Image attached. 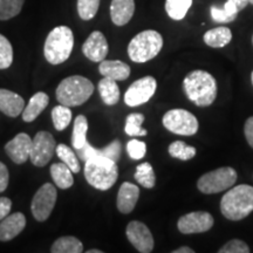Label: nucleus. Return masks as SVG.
Here are the masks:
<instances>
[{
	"label": "nucleus",
	"mask_w": 253,
	"mask_h": 253,
	"mask_svg": "<svg viewBox=\"0 0 253 253\" xmlns=\"http://www.w3.org/2000/svg\"><path fill=\"white\" fill-rule=\"evenodd\" d=\"M183 89L188 99L198 107H209L217 97V82L210 73L201 71L191 72L183 81Z\"/></svg>",
	"instance_id": "1"
},
{
	"label": "nucleus",
	"mask_w": 253,
	"mask_h": 253,
	"mask_svg": "<svg viewBox=\"0 0 253 253\" xmlns=\"http://www.w3.org/2000/svg\"><path fill=\"white\" fill-rule=\"evenodd\" d=\"M223 216L230 220H242L253 211V186L240 184L223 196L220 202Z\"/></svg>",
	"instance_id": "2"
},
{
	"label": "nucleus",
	"mask_w": 253,
	"mask_h": 253,
	"mask_svg": "<svg viewBox=\"0 0 253 253\" xmlns=\"http://www.w3.org/2000/svg\"><path fill=\"white\" fill-rule=\"evenodd\" d=\"M84 177L93 188L106 191L118 181V164L108 157H90L84 164Z\"/></svg>",
	"instance_id": "3"
},
{
	"label": "nucleus",
	"mask_w": 253,
	"mask_h": 253,
	"mask_svg": "<svg viewBox=\"0 0 253 253\" xmlns=\"http://www.w3.org/2000/svg\"><path fill=\"white\" fill-rule=\"evenodd\" d=\"M94 93V84L87 78L73 75L60 82L56 88V99L60 104L78 107L87 102Z\"/></svg>",
	"instance_id": "4"
},
{
	"label": "nucleus",
	"mask_w": 253,
	"mask_h": 253,
	"mask_svg": "<svg viewBox=\"0 0 253 253\" xmlns=\"http://www.w3.org/2000/svg\"><path fill=\"white\" fill-rule=\"evenodd\" d=\"M74 47V36L67 26H58L49 32L43 46V54L52 65H60L68 60Z\"/></svg>",
	"instance_id": "5"
},
{
	"label": "nucleus",
	"mask_w": 253,
	"mask_h": 253,
	"mask_svg": "<svg viewBox=\"0 0 253 253\" xmlns=\"http://www.w3.org/2000/svg\"><path fill=\"white\" fill-rule=\"evenodd\" d=\"M163 47V38L157 31L147 30L138 33L128 45V55L131 61L143 63L154 59Z\"/></svg>",
	"instance_id": "6"
},
{
	"label": "nucleus",
	"mask_w": 253,
	"mask_h": 253,
	"mask_svg": "<svg viewBox=\"0 0 253 253\" xmlns=\"http://www.w3.org/2000/svg\"><path fill=\"white\" fill-rule=\"evenodd\" d=\"M237 172L233 168L224 167L204 173L197 182V188L205 195L218 194L235 185Z\"/></svg>",
	"instance_id": "7"
},
{
	"label": "nucleus",
	"mask_w": 253,
	"mask_h": 253,
	"mask_svg": "<svg viewBox=\"0 0 253 253\" xmlns=\"http://www.w3.org/2000/svg\"><path fill=\"white\" fill-rule=\"evenodd\" d=\"M163 126L177 135L192 136L198 131V120L185 109H171L163 116Z\"/></svg>",
	"instance_id": "8"
},
{
	"label": "nucleus",
	"mask_w": 253,
	"mask_h": 253,
	"mask_svg": "<svg viewBox=\"0 0 253 253\" xmlns=\"http://www.w3.org/2000/svg\"><path fill=\"white\" fill-rule=\"evenodd\" d=\"M56 197H58V194H56L55 186L50 183H45L36 192L32 199L31 210L33 217L38 221H45L48 219L55 207Z\"/></svg>",
	"instance_id": "9"
},
{
	"label": "nucleus",
	"mask_w": 253,
	"mask_h": 253,
	"mask_svg": "<svg viewBox=\"0 0 253 253\" xmlns=\"http://www.w3.org/2000/svg\"><path fill=\"white\" fill-rule=\"evenodd\" d=\"M56 144L53 135L48 131H39L32 138L30 160L36 167H45L55 153Z\"/></svg>",
	"instance_id": "10"
},
{
	"label": "nucleus",
	"mask_w": 253,
	"mask_h": 253,
	"mask_svg": "<svg viewBox=\"0 0 253 253\" xmlns=\"http://www.w3.org/2000/svg\"><path fill=\"white\" fill-rule=\"evenodd\" d=\"M157 82L153 77H144L136 80L125 94V102L129 107H137L148 102L154 96Z\"/></svg>",
	"instance_id": "11"
},
{
	"label": "nucleus",
	"mask_w": 253,
	"mask_h": 253,
	"mask_svg": "<svg viewBox=\"0 0 253 253\" xmlns=\"http://www.w3.org/2000/svg\"><path fill=\"white\" fill-rule=\"evenodd\" d=\"M213 217L209 212L204 211H196V212L186 213L179 218L177 221V227L179 232L184 235L191 233L207 232L213 226Z\"/></svg>",
	"instance_id": "12"
},
{
	"label": "nucleus",
	"mask_w": 253,
	"mask_h": 253,
	"mask_svg": "<svg viewBox=\"0 0 253 253\" xmlns=\"http://www.w3.org/2000/svg\"><path fill=\"white\" fill-rule=\"evenodd\" d=\"M126 238L141 253H150L154 249V238L149 227L138 220H132L126 230Z\"/></svg>",
	"instance_id": "13"
},
{
	"label": "nucleus",
	"mask_w": 253,
	"mask_h": 253,
	"mask_svg": "<svg viewBox=\"0 0 253 253\" xmlns=\"http://www.w3.org/2000/svg\"><path fill=\"white\" fill-rule=\"evenodd\" d=\"M108 50L109 46L106 37L100 31L91 32L90 36L87 38L86 42L82 46V52L84 56L93 62H101L106 59Z\"/></svg>",
	"instance_id": "14"
},
{
	"label": "nucleus",
	"mask_w": 253,
	"mask_h": 253,
	"mask_svg": "<svg viewBox=\"0 0 253 253\" xmlns=\"http://www.w3.org/2000/svg\"><path fill=\"white\" fill-rule=\"evenodd\" d=\"M32 148V138L30 135L20 132L13 140L7 142L5 145V151L8 157L17 164H23L30 158Z\"/></svg>",
	"instance_id": "15"
},
{
	"label": "nucleus",
	"mask_w": 253,
	"mask_h": 253,
	"mask_svg": "<svg viewBox=\"0 0 253 253\" xmlns=\"http://www.w3.org/2000/svg\"><path fill=\"white\" fill-rule=\"evenodd\" d=\"M26 226V217L24 213L15 212L5 217L0 223V240L8 242L23 232Z\"/></svg>",
	"instance_id": "16"
},
{
	"label": "nucleus",
	"mask_w": 253,
	"mask_h": 253,
	"mask_svg": "<svg viewBox=\"0 0 253 253\" xmlns=\"http://www.w3.org/2000/svg\"><path fill=\"white\" fill-rule=\"evenodd\" d=\"M77 155H79V157L82 161H84V162L94 156L108 157L110 160H113L114 162H118L120 160V155H121V142L119 140L113 141L112 143L107 145L103 149H95L87 142L81 149H77Z\"/></svg>",
	"instance_id": "17"
},
{
	"label": "nucleus",
	"mask_w": 253,
	"mask_h": 253,
	"mask_svg": "<svg viewBox=\"0 0 253 253\" xmlns=\"http://www.w3.org/2000/svg\"><path fill=\"white\" fill-rule=\"evenodd\" d=\"M25 100L14 91L0 88V110L9 116L17 118L24 112Z\"/></svg>",
	"instance_id": "18"
},
{
	"label": "nucleus",
	"mask_w": 253,
	"mask_h": 253,
	"mask_svg": "<svg viewBox=\"0 0 253 253\" xmlns=\"http://www.w3.org/2000/svg\"><path fill=\"white\" fill-rule=\"evenodd\" d=\"M138 197H140V189L132 183H122L118 194V209L121 213H130L136 207Z\"/></svg>",
	"instance_id": "19"
},
{
	"label": "nucleus",
	"mask_w": 253,
	"mask_h": 253,
	"mask_svg": "<svg viewBox=\"0 0 253 253\" xmlns=\"http://www.w3.org/2000/svg\"><path fill=\"white\" fill-rule=\"evenodd\" d=\"M135 12L134 0H112L110 18L116 26H125L131 20Z\"/></svg>",
	"instance_id": "20"
},
{
	"label": "nucleus",
	"mask_w": 253,
	"mask_h": 253,
	"mask_svg": "<svg viewBox=\"0 0 253 253\" xmlns=\"http://www.w3.org/2000/svg\"><path fill=\"white\" fill-rule=\"evenodd\" d=\"M99 71L102 77L115 81H125L130 75V67L120 60H102L100 62Z\"/></svg>",
	"instance_id": "21"
},
{
	"label": "nucleus",
	"mask_w": 253,
	"mask_h": 253,
	"mask_svg": "<svg viewBox=\"0 0 253 253\" xmlns=\"http://www.w3.org/2000/svg\"><path fill=\"white\" fill-rule=\"evenodd\" d=\"M49 97L48 95L43 91H39V93L34 94L31 97L30 102H28L27 107H25L23 112V120L25 122H33L38 116L40 115L46 107L48 106Z\"/></svg>",
	"instance_id": "22"
},
{
	"label": "nucleus",
	"mask_w": 253,
	"mask_h": 253,
	"mask_svg": "<svg viewBox=\"0 0 253 253\" xmlns=\"http://www.w3.org/2000/svg\"><path fill=\"white\" fill-rule=\"evenodd\" d=\"M204 42L212 48H221L229 45L232 40V32L229 27L219 26L209 30L203 37Z\"/></svg>",
	"instance_id": "23"
},
{
	"label": "nucleus",
	"mask_w": 253,
	"mask_h": 253,
	"mask_svg": "<svg viewBox=\"0 0 253 253\" xmlns=\"http://www.w3.org/2000/svg\"><path fill=\"white\" fill-rule=\"evenodd\" d=\"M50 176L56 186L60 189L71 188L74 183L73 179V171L65 163H54L50 167Z\"/></svg>",
	"instance_id": "24"
},
{
	"label": "nucleus",
	"mask_w": 253,
	"mask_h": 253,
	"mask_svg": "<svg viewBox=\"0 0 253 253\" xmlns=\"http://www.w3.org/2000/svg\"><path fill=\"white\" fill-rule=\"evenodd\" d=\"M99 93L107 106H114L120 101V89L115 80L104 78L99 82Z\"/></svg>",
	"instance_id": "25"
},
{
	"label": "nucleus",
	"mask_w": 253,
	"mask_h": 253,
	"mask_svg": "<svg viewBox=\"0 0 253 253\" xmlns=\"http://www.w3.org/2000/svg\"><path fill=\"white\" fill-rule=\"evenodd\" d=\"M84 251V245L78 238L72 236L60 237L52 245V253H81Z\"/></svg>",
	"instance_id": "26"
},
{
	"label": "nucleus",
	"mask_w": 253,
	"mask_h": 253,
	"mask_svg": "<svg viewBox=\"0 0 253 253\" xmlns=\"http://www.w3.org/2000/svg\"><path fill=\"white\" fill-rule=\"evenodd\" d=\"M211 12V18L213 19L216 23H220V24H227V23H232L237 19V15H238L239 11L236 8V6L230 2L229 0L225 2L223 8L217 7V6H211L210 8Z\"/></svg>",
	"instance_id": "27"
},
{
	"label": "nucleus",
	"mask_w": 253,
	"mask_h": 253,
	"mask_svg": "<svg viewBox=\"0 0 253 253\" xmlns=\"http://www.w3.org/2000/svg\"><path fill=\"white\" fill-rule=\"evenodd\" d=\"M87 130L88 121L86 116L79 115L74 121V129H73L72 143L75 149H81L87 143Z\"/></svg>",
	"instance_id": "28"
},
{
	"label": "nucleus",
	"mask_w": 253,
	"mask_h": 253,
	"mask_svg": "<svg viewBox=\"0 0 253 253\" xmlns=\"http://www.w3.org/2000/svg\"><path fill=\"white\" fill-rule=\"evenodd\" d=\"M192 0H167L166 11L172 20H182L191 7Z\"/></svg>",
	"instance_id": "29"
},
{
	"label": "nucleus",
	"mask_w": 253,
	"mask_h": 253,
	"mask_svg": "<svg viewBox=\"0 0 253 253\" xmlns=\"http://www.w3.org/2000/svg\"><path fill=\"white\" fill-rule=\"evenodd\" d=\"M134 177L136 181L147 189H153L155 184H156V176H155V171L153 167H151V164L148 162L142 163L140 166H137Z\"/></svg>",
	"instance_id": "30"
},
{
	"label": "nucleus",
	"mask_w": 253,
	"mask_h": 253,
	"mask_svg": "<svg viewBox=\"0 0 253 253\" xmlns=\"http://www.w3.org/2000/svg\"><path fill=\"white\" fill-rule=\"evenodd\" d=\"M169 155L173 158H178L181 161H189L194 158L197 154L195 147L186 144L183 141H175L169 145Z\"/></svg>",
	"instance_id": "31"
},
{
	"label": "nucleus",
	"mask_w": 253,
	"mask_h": 253,
	"mask_svg": "<svg viewBox=\"0 0 253 253\" xmlns=\"http://www.w3.org/2000/svg\"><path fill=\"white\" fill-rule=\"evenodd\" d=\"M55 151H56V155H58V157L69 168V169L72 170L73 173H78L80 171L81 167H80V163H79L77 154H75L74 151L68 147V145L66 144L56 145Z\"/></svg>",
	"instance_id": "32"
},
{
	"label": "nucleus",
	"mask_w": 253,
	"mask_h": 253,
	"mask_svg": "<svg viewBox=\"0 0 253 253\" xmlns=\"http://www.w3.org/2000/svg\"><path fill=\"white\" fill-rule=\"evenodd\" d=\"M144 121V115L140 113H132L126 116L125 131L129 136H147L148 131L142 128Z\"/></svg>",
	"instance_id": "33"
},
{
	"label": "nucleus",
	"mask_w": 253,
	"mask_h": 253,
	"mask_svg": "<svg viewBox=\"0 0 253 253\" xmlns=\"http://www.w3.org/2000/svg\"><path fill=\"white\" fill-rule=\"evenodd\" d=\"M52 120L56 130H65L72 121V110L63 104L56 106L52 110Z\"/></svg>",
	"instance_id": "34"
},
{
	"label": "nucleus",
	"mask_w": 253,
	"mask_h": 253,
	"mask_svg": "<svg viewBox=\"0 0 253 253\" xmlns=\"http://www.w3.org/2000/svg\"><path fill=\"white\" fill-rule=\"evenodd\" d=\"M25 0H0V20H8L20 13Z\"/></svg>",
	"instance_id": "35"
},
{
	"label": "nucleus",
	"mask_w": 253,
	"mask_h": 253,
	"mask_svg": "<svg viewBox=\"0 0 253 253\" xmlns=\"http://www.w3.org/2000/svg\"><path fill=\"white\" fill-rule=\"evenodd\" d=\"M100 0H78V12L82 20H90L96 15Z\"/></svg>",
	"instance_id": "36"
},
{
	"label": "nucleus",
	"mask_w": 253,
	"mask_h": 253,
	"mask_svg": "<svg viewBox=\"0 0 253 253\" xmlns=\"http://www.w3.org/2000/svg\"><path fill=\"white\" fill-rule=\"evenodd\" d=\"M13 62V48L6 37L0 34V69L11 67Z\"/></svg>",
	"instance_id": "37"
},
{
	"label": "nucleus",
	"mask_w": 253,
	"mask_h": 253,
	"mask_svg": "<svg viewBox=\"0 0 253 253\" xmlns=\"http://www.w3.org/2000/svg\"><path fill=\"white\" fill-rule=\"evenodd\" d=\"M126 151L132 160H141L147 153V145L142 141L131 140L126 144Z\"/></svg>",
	"instance_id": "38"
},
{
	"label": "nucleus",
	"mask_w": 253,
	"mask_h": 253,
	"mask_svg": "<svg viewBox=\"0 0 253 253\" xmlns=\"http://www.w3.org/2000/svg\"><path fill=\"white\" fill-rule=\"evenodd\" d=\"M219 253H249L250 248L245 242L239 239H232L221 248Z\"/></svg>",
	"instance_id": "39"
},
{
	"label": "nucleus",
	"mask_w": 253,
	"mask_h": 253,
	"mask_svg": "<svg viewBox=\"0 0 253 253\" xmlns=\"http://www.w3.org/2000/svg\"><path fill=\"white\" fill-rule=\"evenodd\" d=\"M9 173L8 169L2 162H0V192H4L8 185Z\"/></svg>",
	"instance_id": "40"
},
{
	"label": "nucleus",
	"mask_w": 253,
	"mask_h": 253,
	"mask_svg": "<svg viewBox=\"0 0 253 253\" xmlns=\"http://www.w3.org/2000/svg\"><path fill=\"white\" fill-rule=\"evenodd\" d=\"M12 202L7 197H0V220L4 219L5 217L8 216L11 211Z\"/></svg>",
	"instance_id": "41"
},
{
	"label": "nucleus",
	"mask_w": 253,
	"mask_h": 253,
	"mask_svg": "<svg viewBox=\"0 0 253 253\" xmlns=\"http://www.w3.org/2000/svg\"><path fill=\"white\" fill-rule=\"evenodd\" d=\"M244 132H245V137L248 143L250 144V147L253 148V116L248 119V121L245 122V126H244Z\"/></svg>",
	"instance_id": "42"
},
{
	"label": "nucleus",
	"mask_w": 253,
	"mask_h": 253,
	"mask_svg": "<svg viewBox=\"0 0 253 253\" xmlns=\"http://www.w3.org/2000/svg\"><path fill=\"white\" fill-rule=\"evenodd\" d=\"M230 2H232L233 5L236 6V8L238 9V11H243L246 6L249 5V0H229Z\"/></svg>",
	"instance_id": "43"
},
{
	"label": "nucleus",
	"mask_w": 253,
	"mask_h": 253,
	"mask_svg": "<svg viewBox=\"0 0 253 253\" xmlns=\"http://www.w3.org/2000/svg\"><path fill=\"white\" fill-rule=\"evenodd\" d=\"M195 251L192 249L188 248V246H182V248L175 250V251H172V253H194Z\"/></svg>",
	"instance_id": "44"
},
{
	"label": "nucleus",
	"mask_w": 253,
	"mask_h": 253,
	"mask_svg": "<svg viewBox=\"0 0 253 253\" xmlns=\"http://www.w3.org/2000/svg\"><path fill=\"white\" fill-rule=\"evenodd\" d=\"M87 253H102L101 250H89V251H87Z\"/></svg>",
	"instance_id": "45"
},
{
	"label": "nucleus",
	"mask_w": 253,
	"mask_h": 253,
	"mask_svg": "<svg viewBox=\"0 0 253 253\" xmlns=\"http://www.w3.org/2000/svg\"><path fill=\"white\" fill-rule=\"evenodd\" d=\"M249 4H251V5H253V0H249Z\"/></svg>",
	"instance_id": "46"
},
{
	"label": "nucleus",
	"mask_w": 253,
	"mask_h": 253,
	"mask_svg": "<svg viewBox=\"0 0 253 253\" xmlns=\"http://www.w3.org/2000/svg\"><path fill=\"white\" fill-rule=\"evenodd\" d=\"M251 80H252V84H253V72H252V74H251Z\"/></svg>",
	"instance_id": "47"
},
{
	"label": "nucleus",
	"mask_w": 253,
	"mask_h": 253,
	"mask_svg": "<svg viewBox=\"0 0 253 253\" xmlns=\"http://www.w3.org/2000/svg\"><path fill=\"white\" fill-rule=\"evenodd\" d=\"M252 43H253V36H252Z\"/></svg>",
	"instance_id": "48"
}]
</instances>
